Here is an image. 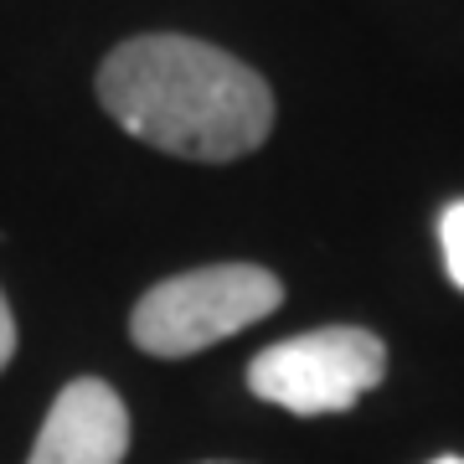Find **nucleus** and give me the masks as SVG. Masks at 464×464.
<instances>
[{"mask_svg": "<svg viewBox=\"0 0 464 464\" xmlns=\"http://www.w3.org/2000/svg\"><path fill=\"white\" fill-rule=\"evenodd\" d=\"M99 103L124 134L181 160H243L274 130V88L243 57L155 32L119 42L99 67Z\"/></svg>", "mask_w": 464, "mask_h": 464, "instance_id": "1", "label": "nucleus"}, {"mask_svg": "<svg viewBox=\"0 0 464 464\" xmlns=\"http://www.w3.org/2000/svg\"><path fill=\"white\" fill-rule=\"evenodd\" d=\"M284 304L279 274L258 264H207L150 284L130 315V335L145 356L181 362L268 320Z\"/></svg>", "mask_w": 464, "mask_h": 464, "instance_id": "2", "label": "nucleus"}, {"mask_svg": "<svg viewBox=\"0 0 464 464\" xmlns=\"http://www.w3.org/2000/svg\"><path fill=\"white\" fill-rule=\"evenodd\" d=\"M382 377H387V346L366 325L299 331L289 341H274L268 351H258L248 366L253 398L299 418L346 413L372 387H382Z\"/></svg>", "mask_w": 464, "mask_h": 464, "instance_id": "3", "label": "nucleus"}, {"mask_svg": "<svg viewBox=\"0 0 464 464\" xmlns=\"http://www.w3.org/2000/svg\"><path fill=\"white\" fill-rule=\"evenodd\" d=\"M130 454V408L109 382H67L42 418L26 464H124Z\"/></svg>", "mask_w": 464, "mask_h": 464, "instance_id": "4", "label": "nucleus"}, {"mask_svg": "<svg viewBox=\"0 0 464 464\" xmlns=\"http://www.w3.org/2000/svg\"><path fill=\"white\" fill-rule=\"evenodd\" d=\"M439 248H444L449 284L464 289V201H449L444 217H439Z\"/></svg>", "mask_w": 464, "mask_h": 464, "instance_id": "5", "label": "nucleus"}, {"mask_svg": "<svg viewBox=\"0 0 464 464\" xmlns=\"http://www.w3.org/2000/svg\"><path fill=\"white\" fill-rule=\"evenodd\" d=\"M11 356H16V315H11V299L0 295V372L11 366Z\"/></svg>", "mask_w": 464, "mask_h": 464, "instance_id": "6", "label": "nucleus"}, {"mask_svg": "<svg viewBox=\"0 0 464 464\" xmlns=\"http://www.w3.org/2000/svg\"><path fill=\"white\" fill-rule=\"evenodd\" d=\"M433 464H464V454H444V459H433Z\"/></svg>", "mask_w": 464, "mask_h": 464, "instance_id": "7", "label": "nucleus"}, {"mask_svg": "<svg viewBox=\"0 0 464 464\" xmlns=\"http://www.w3.org/2000/svg\"><path fill=\"white\" fill-rule=\"evenodd\" d=\"M201 464H237V459H201Z\"/></svg>", "mask_w": 464, "mask_h": 464, "instance_id": "8", "label": "nucleus"}]
</instances>
